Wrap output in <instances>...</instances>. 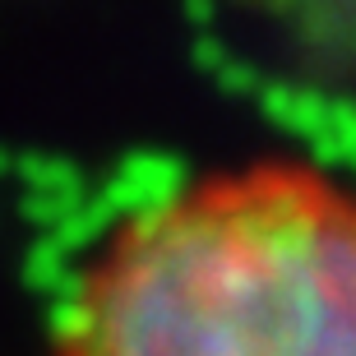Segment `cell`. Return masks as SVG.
Wrapping results in <instances>:
<instances>
[{"label": "cell", "mask_w": 356, "mask_h": 356, "mask_svg": "<svg viewBox=\"0 0 356 356\" xmlns=\"http://www.w3.org/2000/svg\"><path fill=\"white\" fill-rule=\"evenodd\" d=\"M24 282L33 291H42L47 301H60V296H70V291H79V282H83L79 254L65 250V245L47 232V236L33 241L28 254H24Z\"/></svg>", "instance_id": "3957f363"}, {"label": "cell", "mask_w": 356, "mask_h": 356, "mask_svg": "<svg viewBox=\"0 0 356 356\" xmlns=\"http://www.w3.org/2000/svg\"><path fill=\"white\" fill-rule=\"evenodd\" d=\"M24 181H28L24 213L38 227H47V232H51L56 222H65L70 213L88 199L83 195V181L65 162H24Z\"/></svg>", "instance_id": "7a4b0ae2"}, {"label": "cell", "mask_w": 356, "mask_h": 356, "mask_svg": "<svg viewBox=\"0 0 356 356\" xmlns=\"http://www.w3.org/2000/svg\"><path fill=\"white\" fill-rule=\"evenodd\" d=\"M65 356H356V190L310 162L185 185L51 301Z\"/></svg>", "instance_id": "6da1fadb"}]
</instances>
